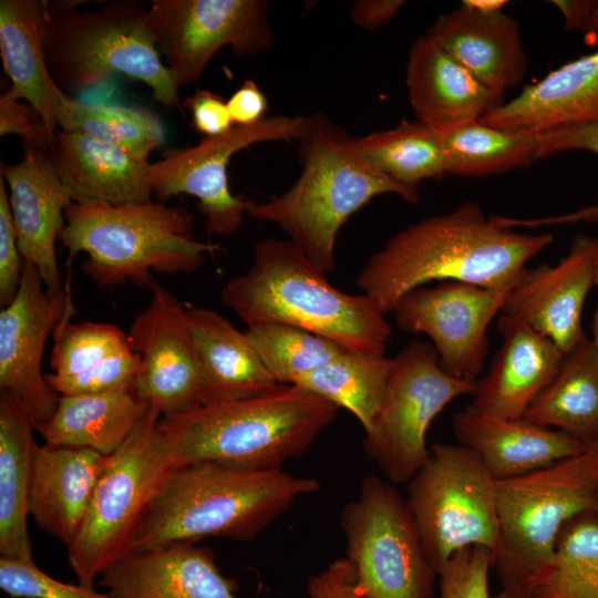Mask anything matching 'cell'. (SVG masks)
<instances>
[{
  "label": "cell",
  "instance_id": "cell-48",
  "mask_svg": "<svg viewBox=\"0 0 598 598\" xmlns=\"http://www.w3.org/2000/svg\"><path fill=\"white\" fill-rule=\"evenodd\" d=\"M404 6L403 0H358L351 7L350 18L360 29L375 31L392 20Z\"/></svg>",
  "mask_w": 598,
  "mask_h": 598
},
{
  "label": "cell",
  "instance_id": "cell-53",
  "mask_svg": "<svg viewBox=\"0 0 598 598\" xmlns=\"http://www.w3.org/2000/svg\"><path fill=\"white\" fill-rule=\"evenodd\" d=\"M586 454L598 484V435L587 442Z\"/></svg>",
  "mask_w": 598,
  "mask_h": 598
},
{
  "label": "cell",
  "instance_id": "cell-4",
  "mask_svg": "<svg viewBox=\"0 0 598 598\" xmlns=\"http://www.w3.org/2000/svg\"><path fill=\"white\" fill-rule=\"evenodd\" d=\"M319 488L317 478L282 470L186 464L172 474L154 499L132 550L206 537L250 540L298 498Z\"/></svg>",
  "mask_w": 598,
  "mask_h": 598
},
{
  "label": "cell",
  "instance_id": "cell-8",
  "mask_svg": "<svg viewBox=\"0 0 598 598\" xmlns=\"http://www.w3.org/2000/svg\"><path fill=\"white\" fill-rule=\"evenodd\" d=\"M161 417L150 406L130 437L110 455L82 526L66 546L69 565L82 586L94 588L100 575L132 550L151 505L182 466L173 441L158 426Z\"/></svg>",
  "mask_w": 598,
  "mask_h": 598
},
{
  "label": "cell",
  "instance_id": "cell-28",
  "mask_svg": "<svg viewBox=\"0 0 598 598\" xmlns=\"http://www.w3.org/2000/svg\"><path fill=\"white\" fill-rule=\"evenodd\" d=\"M598 120V50L525 86L480 121L504 130L544 132Z\"/></svg>",
  "mask_w": 598,
  "mask_h": 598
},
{
  "label": "cell",
  "instance_id": "cell-19",
  "mask_svg": "<svg viewBox=\"0 0 598 598\" xmlns=\"http://www.w3.org/2000/svg\"><path fill=\"white\" fill-rule=\"evenodd\" d=\"M1 175L10 189L9 202L24 261L38 269L48 290H62L55 245L73 199L49 153L23 144L21 161L1 164Z\"/></svg>",
  "mask_w": 598,
  "mask_h": 598
},
{
  "label": "cell",
  "instance_id": "cell-9",
  "mask_svg": "<svg viewBox=\"0 0 598 598\" xmlns=\"http://www.w3.org/2000/svg\"><path fill=\"white\" fill-rule=\"evenodd\" d=\"M496 503L498 533L492 568L502 590L527 595L550 564L565 525L579 515L598 513V484L584 452L496 481Z\"/></svg>",
  "mask_w": 598,
  "mask_h": 598
},
{
  "label": "cell",
  "instance_id": "cell-11",
  "mask_svg": "<svg viewBox=\"0 0 598 598\" xmlns=\"http://www.w3.org/2000/svg\"><path fill=\"white\" fill-rule=\"evenodd\" d=\"M346 558L359 598H432L436 578L406 499L375 475L365 476L340 514Z\"/></svg>",
  "mask_w": 598,
  "mask_h": 598
},
{
  "label": "cell",
  "instance_id": "cell-38",
  "mask_svg": "<svg viewBox=\"0 0 598 598\" xmlns=\"http://www.w3.org/2000/svg\"><path fill=\"white\" fill-rule=\"evenodd\" d=\"M529 598H598V513L579 515L561 529L553 559Z\"/></svg>",
  "mask_w": 598,
  "mask_h": 598
},
{
  "label": "cell",
  "instance_id": "cell-20",
  "mask_svg": "<svg viewBox=\"0 0 598 598\" xmlns=\"http://www.w3.org/2000/svg\"><path fill=\"white\" fill-rule=\"evenodd\" d=\"M97 580L115 598H240L214 553L196 543L134 549Z\"/></svg>",
  "mask_w": 598,
  "mask_h": 598
},
{
  "label": "cell",
  "instance_id": "cell-30",
  "mask_svg": "<svg viewBox=\"0 0 598 598\" xmlns=\"http://www.w3.org/2000/svg\"><path fill=\"white\" fill-rule=\"evenodd\" d=\"M49 1H0V55L11 81L10 93L30 103L43 116L55 136L58 113L64 94L47 63Z\"/></svg>",
  "mask_w": 598,
  "mask_h": 598
},
{
  "label": "cell",
  "instance_id": "cell-25",
  "mask_svg": "<svg viewBox=\"0 0 598 598\" xmlns=\"http://www.w3.org/2000/svg\"><path fill=\"white\" fill-rule=\"evenodd\" d=\"M452 427L458 444L471 448L496 481L536 472L587 447L581 439L524 416L502 419L463 410L454 415Z\"/></svg>",
  "mask_w": 598,
  "mask_h": 598
},
{
  "label": "cell",
  "instance_id": "cell-51",
  "mask_svg": "<svg viewBox=\"0 0 598 598\" xmlns=\"http://www.w3.org/2000/svg\"><path fill=\"white\" fill-rule=\"evenodd\" d=\"M585 40H589L592 44L598 39V0H595L594 7L581 30Z\"/></svg>",
  "mask_w": 598,
  "mask_h": 598
},
{
  "label": "cell",
  "instance_id": "cell-32",
  "mask_svg": "<svg viewBox=\"0 0 598 598\" xmlns=\"http://www.w3.org/2000/svg\"><path fill=\"white\" fill-rule=\"evenodd\" d=\"M37 426L12 395L0 393V554L2 558L33 560L28 530Z\"/></svg>",
  "mask_w": 598,
  "mask_h": 598
},
{
  "label": "cell",
  "instance_id": "cell-34",
  "mask_svg": "<svg viewBox=\"0 0 598 598\" xmlns=\"http://www.w3.org/2000/svg\"><path fill=\"white\" fill-rule=\"evenodd\" d=\"M392 367L393 358L385 354L347 349L292 384L348 410L365 432L380 411Z\"/></svg>",
  "mask_w": 598,
  "mask_h": 598
},
{
  "label": "cell",
  "instance_id": "cell-54",
  "mask_svg": "<svg viewBox=\"0 0 598 598\" xmlns=\"http://www.w3.org/2000/svg\"><path fill=\"white\" fill-rule=\"evenodd\" d=\"M494 598H529V597L523 594L501 590L497 595L494 596Z\"/></svg>",
  "mask_w": 598,
  "mask_h": 598
},
{
  "label": "cell",
  "instance_id": "cell-17",
  "mask_svg": "<svg viewBox=\"0 0 598 598\" xmlns=\"http://www.w3.org/2000/svg\"><path fill=\"white\" fill-rule=\"evenodd\" d=\"M148 306L127 332L140 357L137 395L162 416L202 405V375L189 326L188 310L155 280Z\"/></svg>",
  "mask_w": 598,
  "mask_h": 598
},
{
  "label": "cell",
  "instance_id": "cell-39",
  "mask_svg": "<svg viewBox=\"0 0 598 598\" xmlns=\"http://www.w3.org/2000/svg\"><path fill=\"white\" fill-rule=\"evenodd\" d=\"M246 333L279 384H292L347 350L326 337L281 322L248 326Z\"/></svg>",
  "mask_w": 598,
  "mask_h": 598
},
{
  "label": "cell",
  "instance_id": "cell-14",
  "mask_svg": "<svg viewBox=\"0 0 598 598\" xmlns=\"http://www.w3.org/2000/svg\"><path fill=\"white\" fill-rule=\"evenodd\" d=\"M307 123L308 116L276 115L252 125H235L194 146L168 150L162 159L151 163L153 194L159 202L178 194L195 197L206 231L233 235L244 221L248 199L230 190L227 168L231 157L258 143L298 141Z\"/></svg>",
  "mask_w": 598,
  "mask_h": 598
},
{
  "label": "cell",
  "instance_id": "cell-33",
  "mask_svg": "<svg viewBox=\"0 0 598 598\" xmlns=\"http://www.w3.org/2000/svg\"><path fill=\"white\" fill-rule=\"evenodd\" d=\"M524 417L585 442L598 435V350L591 339L564 354L556 374Z\"/></svg>",
  "mask_w": 598,
  "mask_h": 598
},
{
  "label": "cell",
  "instance_id": "cell-40",
  "mask_svg": "<svg viewBox=\"0 0 598 598\" xmlns=\"http://www.w3.org/2000/svg\"><path fill=\"white\" fill-rule=\"evenodd\" d=\"M543 157L567 151H586L598 155V120L585 124L540 132ZM506 228L555 226L575 223H598V204L567 214L539 218L497 216Z\"/></svg>",
  "mask_w": 598,
  "mask_h": 598
},
{
  "label": "cell",
  "instance_id": "cell-31",
  "mask_svg": "<svg viewBox=\"0 0 598 598\" xmlns=\"http://www.w3.org/2000/svg\"><path fill=\"white\" fill-rule=\"evenodd\" d=\"M150 404L134 384L92 394L59 395L53 415L37 427L45 444L110 456L130 437Z\"/></svg>",
  "mask_w": 598,
  "mask_h": 598
},
{
  "label": "cell",
  "instance_id": "cell-15",
  "mask_svg": "<svg viewBox=\"0 0 598 598\" xmlns=\"http://www.w3.org/2000/svg\"><path fill=\"white\" fill-rule=\"evenodd\" d=\"M509 291L444 281L408 292L391 313L402 331L431 339L445 372L476 383L488 354V326Z\"/></svg>",
  "mask_w": 598,
  "mask_h": 598
},
{
  "label": "cell",
  "instance_id": "cell-42",
  "mask_svg": "<svg viewBox=\"0 0 598 598\" xmlns=\"http://www.w3.org/2000/svg\"><path fill=\"white\" fill-rule=\"evenodd\" d=\"M492 551L472 546L457 551L440 571L437 598H494L489 589Z\"/></svg>",
  "mask_w": 598,
  "mask_h": 598
},
{
  "label": "cell",
  "instance_id": "cell-22",
  "mask_svg": "<svg viewBox=\"0 0 598 598\" xmlns=\"http://www.w3.org/2000/svg\"><path fill=\"white\" fill-rule=\"evenodd\" d=\"M69 313L55 329L50 374L59 395L106 392L134 384L140 357L128 336L113 323L70 322Z\"/></svg>",
  "mask_w": 598,
  "mask_h": 598
},
{
  "label": "cell",
  "instance_id": "cell-13",
  "mask_svg": "<svg viewBox=\"0 0 598 598\" xmlns=\"http://www.w3.org/2000/svg\"><path fill=\"white\" fill-rule=\"evenodd\" d=\"M266 0H152L146 25L178 87L196 82L228 47L239 58L271 48Z\"/></svg>",
  "mask_w": 598,
  "mask_h": 598
},
{
  "label": "cell",
  "instance_id": "cell-52",
  "mask_svg": "<svg viewBox=\"0 0 598 598\" xmlns=\"http://www.w3.org/2000/svg\"><path fill=\"white\" fill-rule=\"evenodd\" d=\"M595 286L598 288V238L595 241ZM592 342L598 350V308L595 311L591 322Z\"/></svg>",
  "mask_w": 598,
  "mask_h": 598
},
{
  "label": "cell",
  "instance_id": "cell-47",
  "mask_svg": "<svg viewBox=\"0 0 598 598\" xmlns=\"http://www.w3.org/2000/svg\"><path fill=\"white\" fill-rule=\"evenodd\" d=\"M227 107L236 125H252L265 118L268 101L256 82L248 79L227 100Z\"/></svg>",
  "mask_w": 598,
  "mask_h": 598
},
{
  "label": "cell",
  "instance_id": "cell-2",
  "mask_svg": "<svg viewBox=\"0 0 598 598\" xmlns=\"http://www.w3.org/2000/svg\"><path fill=\"white\" fill-rule=\"evenodd\" d=\"M326 275L291 240L265 238L254 246L246 272L224 285L220 299L247 326L287 323L349 350L385 354L392 336L386 313L369 295L346 293Z\"/></svg>",
  "mask_w": 598,
  "mask_h": 598
},
{
  "label": "cell",
  "instance_id": "cell-36",
  "mask_svg": "<svg viewBox=\"0 0 598 598\" xmlns=\"http://www.w3.org/2000/svg\"><path fill=\"white\" fill-rule=\"evenodd\" d=\"M354 141L375 171L408 188L417 190L422 181L447 174L437 133L419 121L403 120L393 128Z\"/></svg>",
  "mask_w": 598,
  "mask_h": 598
},
{
  "label": "cell",
  "instance_id": "cell-45",
  "mask_svg": "<svg viewBox=\"0 0 598 598\" xmlns=\"http://www.w3.org/2000/svg\"><path fill=\"white\" fill-rule=\"evenodd\" d=\"M184 106L190 112L194 128L207 137L225 134L235 126L227 101L209 90H196Z\"/></svg>",
  "mask_w": 598,
  "mask_h": 598
},
{
  "label": "cell",
  "instance_id": "cell-5",
  "mask_svg": "<svg viewBox=\"0 0 598 598\" xmlns=\"http://www.w3.org/2000/svg\"><path fill=\"white\" fill-rule=\"evenodd\" d=\"M339 408L298 385L265 395L162 416L182 466L214 462L249 470H281L300 457L337 417Z\"/></svg>",
  "mask_w": 598,
  "mask_h": 598
},
{
  "label": "cell",
  "instance_id": "cell-26",
  "mask_svg": "<svg viewBox=\"0 0 598 598\" xmlns=\"http://www.w3.org/2000/svg\"><path fill=\"white\" fill-rule=\"evenodd\" d=\"M405 83L417 121L435 132L481 120L503 103L427 34L410 48Z\"/></svg>",
  "mask_w": 598,
  "mask_h": 598
},
{
  "label": "cell",
  "instance_id": "cell-41",
  "mask_svg": "<svg viewBox=\"0 0 598 598\" xmlns=\"http://www.w3.org/2000/svg\"><path fill=\"white\" fill-rule=\"evenodd\" d=\"M0 588L11 598H115L80 584L60 581L33 560L0 558Z\"/></svg>",
  "mask_w": 598,
  "mask_h": 598
},
{
  "label": "cell",
  "instance_id": "cell-24",
  "mask_svg": "<svg viewBox=\"0 0 598 598\" xmlns=\"http://www.w3.org/2000/svg\"><path fill=\"white\" fill-rule=\"evenodd\" d=\"M425 34L502 99L526 73L518 22L504 11L480 12L461 6L441 14Z\"/></svg>",
  "mask_w": 598,
  "mask_h": 598
},
{
  "label": "cell",
  "instance_id": "cell-27",
  "mask_svg": "<svg viewBox=\"0 0 598 598\" xmlns=\"http://www.w3.org/2000/svg\"><path fill=\"white\" fill-rule=\"evenodd\" d=\"M109 457L89 448L38 446L29 494V515L37 526L69 546Z\"/></svg>",
  "mask_w": 598,
  "mask_h": 598
},
{
  "label": "cell",
  "instance_id": "cell-29",
  "mask_svg": "<svg viewBox=\"0 0 598 598\" xmlns=\"http://www.w3.org/2000/svg\"><path fill=\"white\" fill-rule=\"evenodd\" d=\"M202 375V405L265 395L279 385L246 331L207 308L188 309Z\"/></svg>",
  "mask_w": 598,
  "mask_h": 598
},
{
  "label": "cell",
  "instance_id": "cell-1",
  "mask_svg": "<svg viewBox=\"0 0 598 598\" xmlns=\"http://www.w3.org/2000/svg\"><path fill=\"white\" fill-rule=\"evenodd\" d=\"M553 235L518 233L487 217L475 202L409 225L388 239L358 274L357 286L391 313L408 292L434 281L509 290Z\"/></svg>",
  "mask_w": 598,
  "mask_h": 598
},
{
  "label": "cell",
  "instance_id": "cell-35",
  "mask_svg": "<svg viewBox=\"0 0 598 598\" xmlns=\"http://www.w3.org/2000/svg\"><path fill=\"white\" fill-rule=\"evenodd\" d=\"M436 133L447 174H498L543 157L540 132L497 128L476 120Z\"/></svg>",
  "mask_w": 598,
  "mask_h": 598
},
{
  "label": "cell",
  "instance_id": "cell-43",
  "mask_svg": "<svg viewBox=\"0 0 598 598\" xmlns=\"http://www.w3.org/2000/svg\"><path fill=\"white\" fill-rule=\"evenodd\" d=\"M24 259L18 245L4 179L0 175V306H8L16 297L22 278Z\"/></svg>",
  "mask_w": 598,
  "mask_h": 598
},
{
  "label": "cell",
  "instance_id": "cell-12",
  "mask_svg": "<svg viewBox=\"0 0 598 598\" xmlns=\"http://www.w3.org/2000/svg\"><path fill=\"white\" fill-rule=\"evenodd\" d=\"M475 383L445 372L431 343L413 341L393 358L384 400L364 432L365 454L392 484L408 483L429 456L426 433L454 399Z\"/></svg>",
  "mask_w": 598,
  "mask_h": 598
},
{
  "label": "cell",
  "instance_id": "cell-49",
  "mask_svg": "<svg viewBox=\"0 0 598 598\" xmlns=\"http://www.w3.org/2000/svg\"><path fill=\"white\" fill-rule=\"evenodd\" d=\"M561 13L566 31H581L594 7L595 0H553Z\"/></svg>",
  "mask_w": 598,
  "mask_h": 598
},
{
  "label": "cell",
  "instance_id": "cell-10",
  "mask_svg": "<svg viewBox=\"0 0 598 598\" xmlns=\"http://www.w3.org/2000/svg\"><path fill=\"white\" fill-rule=\"evenodd\" d=\"M406 503L437 575L457 551L497 543L496 480L462 444L434 443L406 483Z\"/></svg>",
  "mask_w": 598,
  "mask_h": 598
},
{
  "label": "cell",
  "instance_id": "cell-16",
  "mask_svg": "<svg viewBox=\"0 0 598 598\" xmlns=\"http://www.w3.org/2000/svg\"><path fill=\"white\" fill-rule=\"evenodd\" d=\"M72 309L70 295L48 290L38 269L24 261L19 290L0 311V391L19 401L37 427L59 401L42 372L45 344Z\"/></svg>",
  "mask_w": 598,
  "mask_h": 598
},
{
  "label": "cell",
  "instance_id": "cell-18",
  "mask_svg": "<svg viewBox=\"0 0 598 598\" xmlns=\"http://www.w3.org/2000/svg\"><path fill=\"white\" fill-rule=\"evenodd\" d=\"M595 241L577 235L557 265L526 269L507 295L502 313L550 339L564 353L587 337L581 328L586 297L595 286Z\"/></svg>",
  "mask_w": 598,
  "mask_h": 598
},
{
  "label": "cell",
  "instance_id": "cell-46",
  "mask_svg": "<svg viewBox=\"0 0 598 598\" xmlns=\"http://www.w3.org/2000/svg\"><path fill=\"white\" fill-rule=\"evenodd\" d=\"M355 585L352 564L346 557L339 558L310 579L308 598H359Z\"/></svg>",
  "mask_w": 598,
  "mask_h": 598
},
{
  "label": "cell",
  "instance_id": "cell-50",
  "mask_svg": "<svg viewBox=\"0 0 598 598\" xmlns=\"http://www.w3.org/2000/svg\"><path fill=\"white\" fill-rule=\"evenodd\" d=\"M506 3L503 0H466L462 6L480 12H496L503 11Z\"/></svg>",
  "mask_w": 598,
  "mask_h": 598
},
{
  "label": "cell",
  "instance_id": "cell-3",
  "mask_svg": "<svg viewBox=\"0 0 598 598\" xmlns=\"http://www.w3.org/2000/svg\"><path fill=\"white\" fill-rule=\"evenodd\" d=\"M298 143L302 166L298 179L268 200L248 199L246 215L277 225L328 274L336 269L338 233L354 213L383 194L414 204L419 190L375 171L361 155L354 137L322 113L308 116Z\"/></svg>",
  "mask_w": 598,
  "mask_h": 598
},
{
  "label": "cell",
  "instance_id": "cell-7",
  "mask_svg": "<svg viewBox=\"0 0 598 598\" xmlns=\"http://www.w3.org/2000/svg\"><path fill=\"white\" fill-rule=\"evenodd\" d=\"M78 3L49 1L45 58L58 87L75 95L120 73L150 86L161 105L178 107L179 87L146 25L148 7L138 0H114L78 11Z\"/></svg>",
  "mask_w": 598,
  "mask_h": 598
},
{
  "label": "cell",
  "instance_id": "cell-23",
  "mask_svg": "<svg viewBox=\"0 0 598 598\" xmlns=\"http://www.w3.org/2000/svg\"><path fill=\"white\" fill-rule=\"evenodd\" d=\"M49 157L76 204L153 200L151 163L81 132L58 131Z\"/></svg>",
  "mask_w": 598,
  "mask_h": 598
},
{
  "label": "cell",
  "instance_id": "cell-37",
  "mask_svg": "<svg viewBox=\"0 0 598 598\" xmlns=\"http://www.w3.org/2000/svg\"><path fill=\"white\" fill-rule=\"evenodd\" d=\"M58 127L84 133L143 161L165 142L163 122L148 109L89 103L68 95L60 104Z\"/></svg>",
  "mask_w": 598,
  "mask_h": 598
},
{
  "label": "cell",
  "instance_id": "cell-21",
  "mask_svg": "<svg viewBox=\"0 0 598 598\" xmlns=\"http://www.w3.org/2000/svg\"><path fill=\"white\" fill-rule=\"evenodd\" d=\"M502 344L487 373L475 383L465 410L493 417L524 416L533 400L556 374L564 352L523 321L501 315Z\"/></svg>",
  "mask_w": 598,
  "mask_h": 598
},
{
  "label": "cell",
  "instance_id": "cell-44",
  "mask_svg": "<svg viewBox=\"0 0 598 598\" xmlns=\"http://www.w3.org/2000/svg\"><path fill=\"white\" fill-rule=\"evenodd\" d=\"M16 134L23 144L49 153L53 136L40 114L30 103L14 97L10 91L0 96V135Z\"/></svg>",
  "mask_w": 598,
  "mask_h": 598
},
{
  "label": "cell",
  "instance_id": "cell-6",
  "mask_svg": "<svg viewBox=\"0 0 598 598\" xmlns=\"http://www.w3.org/2000/svg\"><path fill=\"white\" fill-rule=\"evenodd\" d=\"M192 215L163 202L76 204L65 210L59 240L71 256H87L82 271L100 287L152 285L153 272L196 271L221 248L192 236Z\"/></svg>",
  "mask_w": 598,
  "mask_h": 598
}]
</instances>
